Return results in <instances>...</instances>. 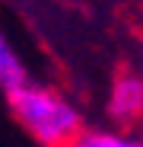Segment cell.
I'll list each match as a JSON object with an SVG mask.
<instances>
[{"mask_svg":"<svg viewBox=\"0 0 143 147\" xmlns=\"http://www.w3.org/2000/svg\"><path fill=\"white\" fill-rule=\"evenodd\" d=\"M7 106L16 125L41 147H70L86 128L83 109L51 83L26 80L7 93Z\"/></svg>","mask_w":143,"mask_h":147,"instance_id":"1","label":"cell"},{"mask_svg":"<svg viewBox=\"0 0 143 147\" xmlns=\"http://www.w3.org/2000/svg\"><path fill=\"white\" fill-rule=\"evenodd\" d=\"M105 115H108V125L114 128H134L137 121H143V77L118 74L108 86Z\"/></svg>","mask_w":143,"mask_h":147,"instance_id":"2","label":"cell"},{"mask_svg":"<svg viewBox=\"0 0 143 147\" xmlns=\"http://www.w3.org/2000/svg\"><path fill=\"white\" fill-rule=\"evenodd\" d=\"M70 147H143V131L114 125H86Z\"/></svg>","mask_w":143,"mask_h":147,"instance_id":"3","label":"cell"},{"mask_svg":"<svg viewBox=\"0 0 143 147\" xmlns=\"http://www.w3.org/2000/svg\"><path fill=\"white\" fill-rule=\"evenodd\" d=\"M29 80V67L22 61L19 48L13 45V38L7 35V29L0 26V90L10 93L16 86H22Z\"/></svg>","mask_w":143,"mask_h":147,"instance_id":"4","label":"cell"}]
</instances>
